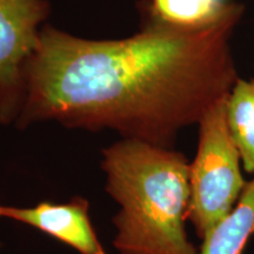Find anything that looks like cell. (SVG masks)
Masks as SVG:
<instances>
[{
    "mask_svg": "<svg viewBox=\"0 0 254 254\" xmlns=\"http://www.w3.org/2000/svg\"><path fill=\"white\" fill-rule=\"evenodd\" d=\"M254 234V178L237 205L202 239L199 254H244Z\"/></svg>",
    "mask_w": 254,
    "mask_h": 254,
    "instance_id": "cell-7",
    "label": "cell"
},
{
    "mask_svg": "<svg viewBox=\"0 0 254 254\" xmlns=\"http://www.w3.org/2000/svg\"><path fill=\"white\" fill-rule=\"evenodd\" d=\"M0 218L37 228L78 254H107L92 224L90 202L84 196H73L64 204L41 201L31 207L0 205Z\"/></svg>",
    "mask_w": 254,
    "mask_h": 254,
    "instance_id": "cell-5",
    "label": "cell"
},
{
    "mask_svg": "<svg viewBox=\"0 0 254 254\" xmlns=\"http://www.w3.org/2000/svg\"><path fill=\"white\" fill-rule=\"evenodd\" d=\"M105 190L119 211L112 222L120 254H199L189 239L190 163L174 148L122 139L101 151Z\"/></svg>",
    "mask_w": 254,
    "mask_h": 254,
    "instance_id": "cell-2",
    "label": "cell"
},
{
    "mask_svg": "<svg viewBox=\"0 0 254 254\" xmlns=\"http://www.w3.org/2000/svg\"><path fill=\"white\" fill-rule=\"evenodd\" d=\"M51 13L49 0H0V125H15L24 109L27 71Z\"/></svg>",
    "mask_w": 254,
    "mask_h": 254,
    "instance_id": "cell-4",
    "label": "cell"
},
{
    "mask_svg": "<svg viewBox=\"0 0 254 254\" xmlns=\"http://www.w3.org/2000/svg\"><path fill=\"white\" fill-rule=\"evenodd\" d=\"M244 13L238 2L205 30L141 25L117 40L86 39L45 25L14 126L52 122L110 129L122 139L174 148L179 133L198 125L239 79L232 38Z\"/></svg>",
    "mask_w": 254,
    "mask_h": 254,
    "instance_id": "cell-1",
    "label": "cell"
},
{
    "mask_svg": "<svg viewBox=\"0 0 254 254\" xmlns=\"http://www.w3.org/2000/svg\"><path fill=\"white\" fill-rule=\"evenodd\" d=\"M230 133L247 173L254 174V78L238 79L226 100Z\"/></svg>",
    "mask_w": 254,
    "mask_h": 254,
    "instance_id": "cell-8",
    "label": "cell"
},
{
    "mask_svg": "<svg viewBox=\"0 0 254 254\" xmlns=\"http://www.w3.org/2000/svg\"><path fill=\"white\" fill-rule=\"evenodd\" d=\"M237 4L231 0H142L139 9L141 25L200 31L220 23Z\"/></svg>",
    "mask_w": 254,
    "mask_h": 254,
    "instance_id": "cell-6",
    "label": "cell"
},
{
    "mask_svg": "<svg viewBox=\"0 0 254 254\" xmlns=\"http://www.w3.org/2000/svg\"><path fill=\"white\" fill-rule=\"evenodd\" d=\"M226 100L212 106L199 122L198 148L190 163L187 220L201 240L234 208L249 183L241 173L239 150L228 129Z\"/></svg>",
    "mask_w": 254,
    "mask_h": 254,
    "instance_id": "cell-3",
    "label": "cell"
},
{
    "mask_svg": "<svg viewBox=\"0 0 254 254\" xmlns=\"http://www.w3.org/2000/svg\"><path fill=\"white\" fill-rule=\"evenodd\" d=\"M1 247H2V244H1V243H0V250H1Z\"/></svg>",
    "mask_w": 254,
    "mask_h": 254,
    "instance_id": "cell-9",
    "label": "cell"
}]
</instances>
